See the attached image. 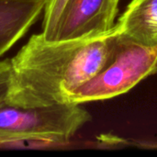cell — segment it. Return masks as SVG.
<instances>
[{
  "label": "cell",
  "mask_w": 157,
  "mask_h": 157,
  "mask_svg": "<svg viewBox=\"0 0 157 157\" xmlns=\"http://www.w3.org/2000/svg\"><path fill=\"white\" fill-rule=\"evenodd\" d=\"M122 37L118 26L66 40L33 34L10 59L6 104L20 108L68 103L69 97L114 59Z\"/></svg>",
  "instance_id": "1"
},
{
  "label": "cell",
  "mask_w": 157,
  "mask_h": 157,
  "mask_svg": "<svg viewBox=\"0 0 157 157\" xmlns=\"http://www.w3.org/2000/svg\"><path fill=\"white\" fill-rule=\"evenodd\" d=\"M121 0H70L55 40L103 33L115 26Z\"/></svg>",
  "instance_id": "4"
},
{
  "label": "cell",
  "mask_w": 157,
  "mask_h": 157,
  "mask_svg": "<svg viewBox=\"0 0 157 157\" xmlns=\"http://www.w3.org/2000/svg\"><path fill=\"white\" fill-rule=\"evenodd\" d=\"M46 0H0V58L29 30Z\"/></svg>",
  "instance_id": "5"
},
{
  "label": "cell",
  "mask_w": 157,
  "mask_h": 157,
  "mask_svg": "<svg viewBox=\"0 0 157 157\" xmlns=\"http://www.w3.org/2000/svg\"><path fill=\"white\" fill-rule=\"evenodd\" d=\"M116 25L124 40L156 46L157 0H132Z\"/></svg>",
  "instance_id": "6"
},
{
  "label": "cell",
  "mask_w": 157,
  "mask_h": 157,
  "mask_svg": "<svg viewBox=\"0 0 157 157\" xmlns=\"http://www.w3.org/2000/svg\"><path fill=\"white\" fill-rule=\"evenodd\" d=\"M156 72L157 45L145 46L122 38L112 62L77 88L69 97L68 103L83 104L118 97Z\"/></svg>",
  "instance_id": "3"
},
{
  "label": "cell",
  "mask_w": 157,
  "mask_h": 157,
  "mask_svg": "<svg viewBox=\"0 0 157 157\" xmlns=\"http://www.w3.org/2000/svg\"><path fill=\"white\" fill-rule=\"evenodd\" d=\"M70 0H46L43 10L41 34L48 40H55L63 15Z\"/></svg>",
  "instance_id": "7"
},
{
  "label": "cell",
  "mask_w": 157,
  "mask_h": 157,
  "mask_svg": "<svg viewBox=\"0 0 157 157\" xmlns=\"http://www.w3.org/2000/svg\"><path fill=\"white\" fill-rule=\"evenodd\" d=\"M76 103L20 108L0 107V142L40 141L64 144L91 120Z\"/></svg>",
  "instance_id": "2"
},
{
  "label": "cell",
  "mask_w": 157,
  "mask_h": 157,
  "mask_svg": "<svg viewBox=\"0 0 157 157\" xmlns=\"http://www.w3.org/2000/svg\"><path fill=\"white\" fill-rule=\"evenodd\" d=\"M11 81L10 59L0 60V107L6 104Z\"/></svg>",
  "instance_id": "8"
}]
</instances>
